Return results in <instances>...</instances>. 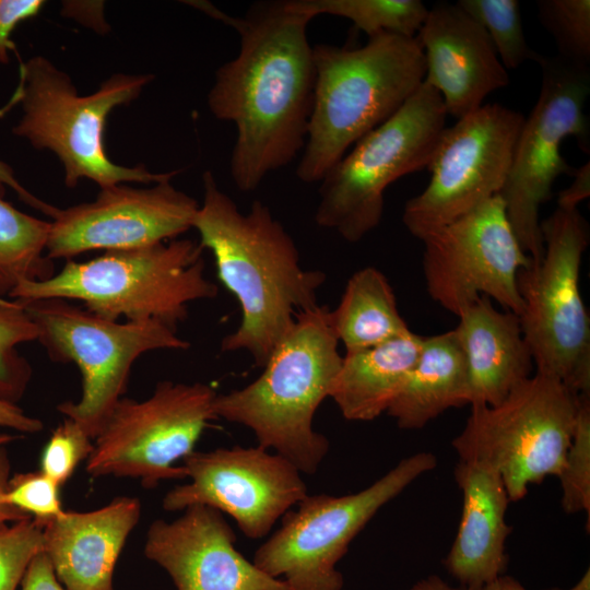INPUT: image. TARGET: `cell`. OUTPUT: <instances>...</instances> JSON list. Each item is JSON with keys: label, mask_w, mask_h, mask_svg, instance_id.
<instances>
[{"label": "cell", "mask_w": 590, "mask_h": 590, "mask_svg": "<svg viewBox=\"0 0 590 590\" xmlns=\"http://www.w3.org/2000/svg\"><path fill=\"white\" fill-rule=\"evenodd\" d=\"M191 5L239 35L238 54L216 70L206 103L216 119L236 127L231 176L249 192L305 146L316 78L307 37L311 19L293 11L287 0L253 3L243 17L208 2Z\"/></svg>", "instance_id": "cell-1"}, {"label": "cell", "mask_w": 590, "mask_h": 590, "mask_svg": "<svg viewBox=\"0 0 590 590\" xmlns=\"http://www.w3.org/2000/svg\"><path fill=\"white\" fill-rule=\"evenodd\" d=\"M202 182L203 201L192 228L202 248L212 252L217 278L241 311L238 328L223 338L221 349L244 350L264 366L296 315L318 306L326 274L300 266L293 238L268 205L257 200L241 213L210 170Z\"/></svg>", "instance_id": "cell-2"}, {"label": "cell", "mask_w": 590, "mask_h": 590, "mask_svg": "<svg viewBox=\"0 0 590 590\" xmlns=\"http://www.w3.org/2000/svg\"><path fill=\"white\" fill-rule=\"evenodd\" d=\"M315 94L296 176L306 184L326 174L366 133L390 118L422 85L424 52L416 37L369 36L356 48L312 46Z\"/></svg>", "instance_id": "cell-3"}, {"label": "cell", "mask_w": 590, "mask_h": 590, "mask_svg": "<svg viewBox=\"0 0 590 590\" xmlns=\"http://www.w3.org/2000/svg\"><path fill=\"white\" fill-rule=\"evenodd\" d=\"M327 306L298 312L272 351L263 373L248 386L217 394V417L250 428L266 449H274L299 472L312 474L329 450L312 421L331 396L342 357Z\"/></svg>", "instance_id": "cell-4"}, {"label": "cell", "mask_w": 590, "mask_h": 590, "mask_svg": "<svg viewBox=\"0 0 590 590\" xmlns=\"http://www.w3.org/2000/svg\"><path fill=\"white\" fill-rule=\"evenodd\" d=\"M154 80L152 73H114L90 95L81 96L68 73L37 55L22 62L19 84L2 115L20 104L22 116L12 133L60 161L63 180L75 188L83 178L99 188L118 184H155L179 170L152 173L144 165L123 166L109 158L104 132L109 114L137 99Z\"/></svg>", "instance_id": "cell-5"}, {"label": "cell", "mask_w": 590, "mask_h": 590, "mask_svg": "<svg viewBox=\"0 0 590 590\" xmlns=\"http://www.w3.org/2000/svg\"><path fill=\"white\" fill-rule=\"evenodd\" d=\"M202 250L193 240L175 238L107 250L86 261L71 259L49 279L22 281L9 298L80 300L108 320H158L176 329L189 303L217 295L204 275Z\"/></svg>", "instance_id": "cell-6"}, {"label": "cell", "mask_w": 590, "mask_h": 590, "mask_svg": "<svg viewBox=\"0 0 590 590\" xmlns=\"http://www.w3.org/2000/svg\"><path fill=\"white\" fill-rule=\"evenodd\" d=\"M446 119L441 96L423 82L321 179L316 223L349 243L359 241L380 223L388 186L427 168Z\"/></svg>", "instance_id": "cell-7"}, {"label": "cell", "mask_w": 590, "mask_h": 590, "mask_svg": "<svg viewBox=\"0 0 590 590\" xmlns=\"http://www.w3.org/2000/svg\"><path fill=\"white\" fill-rule=\"evenodd\" d=\"M38 329L37 341L59 363H74L82 377L79 401L57 410L94 440L123 397L131 367L155 350H187L176 329L158 320L114 321L60 298L17 299Z\"/></svg>", "instance_id": "cell-8"}, {"label": "cell", "mask_w": 590, "mask_h": 590, "mask_svg": "<svg viewBox=\"0 0 590 590\" xmlns=\"http://www.w3.org/2000/svg\"><path fill=\"white\" fill-rule=\"evenodd\" d=\"M541 231L542 259L518 273L521 331L535 373L576 394L590 393V320L579 286L589 225L578 209L557 208Z\"/></svg>", "instance_id": "cell-9"}, {"label": "cell", "mask_w": 590, "mask_h": 590, "mask_svg": "<svg viewBox=\"0 0 590 590\" xmlns=\"http://www.w3.org/2000/svg\"><path fill=\"white\" fill-rule=\"evenodd\" d=\"M578 398L556 378L534 373L499 404L471 405L452 447L460 460L493 469L509 500H520L531 484L559 475L575 432Z\"/></svg>", "instance_id": "cell-10"}, {"label": "cell", "mask_w": 590, "mask_h": 590, "mask_svg": "<svg viewBox=\"0 0 590 590\" xmlns=\"http://www.w3.org/2000/svg\"><path fill=\"white\" fill-rule=\"evenodd\" d=\"M538 63L540 94L524 118L499 192L514 233L534 263L544 252L540 208L552 198L556 178L573 176L575 170L562 155L563 141L574 137L585 153L590 151L589 120L583 113L590 93V68L558 56H541Z\"/></svg>", "instance_id": "cell-11"}, {"label": "cell", "mask_w": 590, "mask_h": 590, "mask_svg": "<svg viewBox=\"0 0 590 590\" xmlns=\"http://www.w3.org/2000/svg\"><path fill=\"white\" fill-rule=\"evenodd\" d=\"M436 465L433 453L417 452L358 493L307 495L297 510L283 515L252 563L272 578L283 576L290 590H341L343 576L335 564L352 540L382 506Z\"/></svg>", "instance_id": "cell-12"}, {"label": "cell", "mask_w": 590, "mask_h": 590, "mask_svg": "<svg viewBox=\"0 0 590 590\" xmlns=\"http://www.w3.org/2000/svg\"><path fill=\"white\" fill-rule=\"evenodd\" d=\"M217 393L202 382L161 381L143 401L122 397L86 460L93 476L138 479L144 488L164 480H184V465H175L194 449L209 422Z\"/></svg>", "instance_id": "cell-13"}, {"label": "cell", "mask_w": 590, "mask_h": 590, "mask_svg": "<svg viewBox=\"0 0 590 590\" xmlns=\"http://www.w3.org/2000/svg\"><path fill=\"white\" fill-rule=\"evenodd\" d=\"M523 121L517 110L486 104L446 127L427 166L428 185L404 205L410 234L422 240L499 194Z\"/></svg>", "instance_id": "cell-14"}, {"label": "cell", "mask_w": 590, "mask_h": 590, "mask_svg": "<svg viewBox=\"0 0 590 590\" xmlns=\"http://www.w3.org/2000/svg\"><path fill=\"white\" fill-rule=\"evenodd\" d=\"M428 295L459 316L485 296L519 316L518 273L532 260L522 249L499 194L422 239Z\"/></svg>", "instance_id": "cell-15"}, {"label": "cell", "mask_w": 590, "mask_h": 590, "mask_svg": "<svg viewBox=\"0 0 590 590\" xmlns=\"http://www.w3.org/2000/svg\"><path fill=\"white\" fill-rule=\"evenodd\" d=\"M182 461L190 482L170 489L163 508L210 506L234 518L250 539L266 536L280 517L307 496L298 469L259 445L193 450Z\"/></svg>", "instance_id": "cell-16"}, {"label": "cell", "mask_w": 590, "mask_h": 590, "mask_svg": "<svg viewBox=\"0 0 590 590\" xmlns=\"http://www.w3.org/2000/svg\"><path fill=\"white\" fill-rule=\"evenodd\" d=\"M164 179L150 188L118 184L101 188L96 198L59 209L50 221L49 259H67L91 250L150 246L177 238L192 228L199 203Z\"/></svg>", "instance_id": "cell-17"}, {"label": "cell", "mask_w": 590, "mask_h": 590, "mask_svg": "<svg viewBox=\"0 0 590 590\" xmlns=\"http://www.w3.org/2000/svg\"><path fill=\"white\" fill-rule=\"evenodd\" d=\"M174 521L151 523L144 555L163 567L177 590H290L236 548V534L221 511L196 504Z\"/></svg>", "instance_id": "cell-18"}, {"label": "cell", "mask_w": 590, "mask_h": 590, "mask_svg": "<svg viewBox=\"0 0 590 590\" xmlns=\"http://www.w3.org/2000/svg\"><path fill=\"white\" fill-rule=\"evenodd\" d=\"M415 37L425 58L423 82L439 93L447 115L459 119L509 84L485 30L457 3L439 2L428 9Z\"/></svg>", "instance_id": "cell-19"}, {"label": "cell", "mask_w": 590, "mask_h": 590, "mask_svg": "<svg viewBox=\"0 0 590 590\" xmlns=\"http://www.w3.org/2000/svg\"><path fill=\"white\" fill-rule=\"evenodd\" d=\"M141 516L135 497L91 511H63L42 524L44 550L67 590H115L114 570Z\"/></svg>", "instance_id": "cell-20"}, {"label": "cell", "mask_w": 590, "mask_h": 590, "mask_svg": "<svg viewBox=\"0 0 590 590\" xmlns=\"http://www.w3.org/2000/svg\"><path fill=\"white\" fill-rule=\"evenodd\" d=\"M453 474L462 492V512L444 565L459 587L482 590L506 570L510 500L500 476L484 464L460 460Z\"/></svg>", "instance_id": "cell-21"}, {"label": "cell", "mask_w": 590, "mask_h": 590, "mask_svg": "<svg viewBox=\"0 0 590 590\" xmlns=\"http://www.w3.org/2000/svg\"><path fill=\"white\" fill-rule=\"evenodd\" d=\"M455 328L467 368L470 405H497L534 373L519 317L485 296L467 307Z\"/></svg>", "instance_id": "cell-22"}, {"label": "cell", "mask_w": 590, "mask_h": 590, "mask_svg": "<svg viewBox=\"0 0 590 590\" xmlns=\"http://www.w3.org/2000/svg\"><path fill=\"white\" fill-rule=\"evenodd\" d=\"M423 337L409 333L342 357L331 396L349 421H373L397 398L413 369Z\"/></svg>", "instance_id": "cell-23"}, {"label": "cell", "mask_w": 590, "mask_h": 590, "mask_svg": "<svg viewBox=\"0 0 590 590\" xmlns=\"http://www.w3.org/2000/svg\"><path fill=\"white\" fill-rule=\"evenodd\" d=\"M469 404L464 356L455 329L423 337L417 361L387 413L420 429L450 408Z\"/></svg>", "instance_id": "cell-24"}, {"label": "cell", "mask_w": 590, "mask_h": 590, "mask_svg": "<svg viewBox=\"0 0 590 590\" xmlns=\"http://www.w3.org/2000/svg\"><path fill=\"white\" fill-rule=\"evenodd\" d=\"M331 322L345 354L362 351L411 330L401 317L393 290L374 267L356 271L347 281Z\"/></svg>", "instance_id": "cell-25"}, {"label": "cell", "mask_w": 590, "mask_h": 590, "mask_svg": "<svg viewBox=\"0 0 590 590\" xmlns=\"http://www.w3.org/2000/svg\"><path fill=\"white\" fill-rule=\"evenodd\" d=\"M0 185V298H9L22 281L52 276L46 245L50 222L28 215L3 198Z\"/></svg>", "instance_id": "cell-26"}, {"label": "cell", "mask_w": 590, "mask_h": 590, "mask_svg": "<svg viewBox=\"0 0 590 590\" xmlns=\"http://www.w3.org/2000/svg\"><path fill=\"white\" fill-rule=\"evenodd\" d=\"M287 4L311 20L321 14L347 19L368 37L384 32L415 37L428 13L421 0H287Z\"/></svg>", "instance_id": "cell-27"}, {"label": "cell", "mask_w": 590, "mask_h": 590, "mask_svg": "<svg viewBox=\"0 0 590 590\" xmlns=\"http://www.w3.org/2000/svg\"><path fill=\"white\" fill-rule=\"evenodd\" d=\"M457 4L485 30L506 70L541 58L527 43L518 0H459Z\"/></svg>", "instance_id": "cell-28"}, {"label": "cell", "mask_w": 590, "mask_h": 590, "mask_svg": "<svg viewBox=\"0 0 590 590\" xmlns=\"http://www.w3.org/2000/svg\"><path fill=\"white\" fill-rule=\"evenodd\" d=\"M38 339V329L17 299L0 298V399L15 403L32 377L16 346Z\"/></svg>", "instance_id": "cell-29"}, {"label": "cell", "mask_w": 590, "mask_h": 590, "mask_svg": "<svg viewBox=\"0 0 590 590\" xmlns=\"http://www.w3.org/2000/svg\"><path fill=\"white\" fill-rule=\"evenodd\" d=\"M536 7L541 24L555 40L557 56L590 68V1L540 0Z\"/></svg>", "instance_id": "cell-30"}, {"label": "cell", "mask_w": 590, "mask_h": 590, "mask_svg": "<svg viewBox=\"0 0 590 590\" xmlns=\"http://www.w3.org/2000/svg\"><path fill=\"white\" fill-rule=\"evenodd\" d=\"M562 507L590 517V393L579 394L575 432L559 475Z\"/></svg>", "instance_id": "cell-31"}, {"label": "cell", "mask_w": 590, "mask_h": 590, "mask_svg": "<svg viewBox=\"0 0 590 590\" xmlns=\"http://www.w3.org/2000/svg\"><path fill=\"white\" fill-rule=\"evenodd\" d=\"M43 550V527L32 518L1 529L0 590H16L31 562Z\"/></svg>", "instance_id": "cell-32"}, {"label": "cell", "mask_w": 590, "mask_h": 590, "mask_svg": "<svg viewBox=\"0 0 590 590\" xmlns=\"http://www.w3.org/2000/svg\"><path fill=\"white\" fill-rule=\"evenodd\" d=\"M94 448V440L73 420L64 417L47 444L40 457V472L63 485L78 465L87 460Z\"/></svg>", "instance_id": "cell-33"}, {"label": "cell", "mask_w": 590, "mask_h": 590, "mask_svg": "<svg viewBox=\"0 0 590 590\" xmlns=\"http://www.w3.org/2000/svg\"><path fill=\"white\" fill-rule=\"evenodd\" d=\"M59 492L60 485L40 471L15 473L9 479L1 502L24 511L42 526L64 511Z\"/></svg>", "instance_id": "cell-34"}, {"label": "cell", "mask_w": 590, "mask_h": 590, "mask_svg": "<svg viewBox=\"0 0 590 590\" xmlns=\"http://www.w3.org/2000/svg\"><path fill=\"white\" fill-rule=\"evenodd\" d=\"M44 0H0V63L9 62V52L15 50L11 35L23 21L37 15Z\"/></svg>", "instance_id": "cell-35"}, {"label": "cell", "mask_w": 590, "mask_h": 590, "mask_svg": "<svg viewBox=\"0 0 590 590\" xmlns=\"http://www.w3.org/2000/svg\"><path fill=\"white\" fill-rule=\"evenodd\" d=\"M21 586L22 590H67L56 577L52 565L44 552L33 558Z\"/></svg>", "instance_id": "cell-36"}, {"label": "cell", "mask_w": 590, "mask_h": 590, "mask_svg": "<svg viewBox=\"0 0 590 590\" xmlns=\"http://www.w3.org/2000/svg\"><path fill=\"white\" fill-rule=\"evenodd\" d=\"M62 13L98 33H105L109 28L104 19L103 1H67L62 5Z\"/></svg>", "instance_id": "cell-37"}, {"label": "cell", "mask_w": 590, "mask_h": 590, "mask_svg": "<svg viewBox=\"0 0 590 590\" xmlns=\"http://www.w3.org/2000/svg\"><path fill=\"white\" fill-rule=\"evenodd\" d=\"M573 182L558 193L557 208L563 210L578 209V204L590 196L589 161L574 170Z\"/></svg>", "instance_id": "cell-38"}, {"label": "cell", "mask_w": 590, "mask_h": 590, "mask_svg": "<svg viewBox=\"0 0 590 590\" xmlns=\"http://www.w3.org/2000/svg\"><path fill=\"white\" fill-rule=\"evenodd\" d=\"M0 185L9 187L15 191L20 200L33 209L48 215L50 219L58 212V208L46 203L33 193H31L16 178L14 170L10 165L0 160Z\"/></svg>", "instance_id": "cell-39"}, {"label": "cell", "mask_w": 590, "mask_h": 590, "mask_svg": "<svg viewBox=\"0 0 590 590\" xmlns=\"http://www.w3.org/2000/svg\"><path fill=\"white\" fill-rule=\"evenodd\" d=\"M0 426L21 433L33 434L43 429L40 420L28 416L15 403L0 399Z\"/></svg>", "instance_id": "cell-40"}, {"label": "cell", "mask_w": 590, "mask_h": 590, "mask_svg": "<svg viewBox=\"0 0 590 590\" xmlns=\"http://www.w3.org/2000/svg\"><path fill=\"white\" fill-rule=\"evenodd\" d=\"M11 464L5 446L0 447V530L5 528L8 522H16L20 520L32 518L24 511L3 504L1 496L7 487L10 479Z\"/></svg>", "instance_id": "cell-41"}, {"label": "cell", "mask_w": 590, "mask_h": 590, "mask_svg": "<svg viewBox=\"0 0 590 590\" xmlns=\"http://www.w3.org/2000/svg\"><path fill=\"white\" fill-rule=\"evenodd\" d=\"M410 590H465L461 587H452L438 576H428L417 581Z\"/></svg>", "instance_id": "cell-42"}, {"label": "cell", "mask_w": 590, "mask_h": 590, "mask_svg": "<svg viewBox=\"0 0 590 590\" xmlns=\"http://www.w3.org/2000/svg\"><path fill=\"white\" fill-rule=\"evenodd\" d=\"M482 590H528L511 576L502 575L486 585ZM558 590V589H552Z\"/></svg>", "instance_id": "cell-43"}, {"label": "cell", "mask_w": 590, "mask_h": 590, "mask_svg": "<svg viewBox=\"0 0 590 590\" xmlns=\"http://www.w3.org/2000/svg\"><path fill=\"white\" fill-rule=\"evenodd\" d=\"M569 590H590V570L587 569L581 579Z\"/></svg>", "instance_id": "cell-44"}, {"label": "cell", "mask_w": 590, "mask_h": 590, "mask_svg": "<svg viewBox=\"0 0 590 590\" xmlns=\"http://www.w3.org/2000/svg\"><path fill=\"white\" fill-rule=\"evenodd\" d=\"M14 439L15 437L10 434H0V447L5 446Z\"/></svg>", "instance_id": "cell-45"}]
</instances>
